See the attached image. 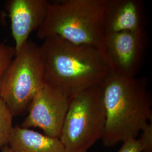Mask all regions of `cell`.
<instances>
[{
    "label": "cell",
    "mask_w": 152,
    "mask_h": 152,
    "mask_svg": "<svg viewBox=\"0 0 152 152\" xmlns=\"http://www.w3.org/2000/svg\"><path fill=\"white\" fill-rule=\"evenodd\" d=\"M39 49L44 83L70 99L100 85L109 72L99 50L94 46L51 36L44 39Z\"/></svg>",
    "instance_id": "obj_1"
},
{
    "label": "cell",
    "mask_w": 152,
    "mask_h": 152,
    "mask_svg": "<svg viewBox=\"0 0 152 152\" xmlns=\"http://www.w3.org/2000/svg\"><path fill=\"white\" fill-rule=\"evenodd\" d=\"M106 110V125L102 139L112 147L137 139L152 120V100L145 77L125 78L108 75L100 84Z\"/></svg>",
    "instance_id": "obj_2"
},
{
    "label": "cell",
    "mask_w": 152,
    "mask_h": 152,
    "mask_svg": "<svg viewBox=\"0 0 152 152\" xmlns=\"http://www.w3.org/2000/svg\"><path fill=\"white\" fill-rule=\"evenodd\" d=\"M106 0H62L50 2L37 29L38 38L58 36L77 45L99 48L105 36Z\"/></svg>",
    "instance_id": "obj_3"
},
{
    "label": "cell",
    "mask_w": 152,
    "mask_h": 152,
    "mask_svg": "<svg viewBox=\"0 0 152 152\" xmlns=\"http://www.w3.org/2000/svg\"><path fill=\"white\" fill-rule=\"evenodd\" d=\"M106 110L101 85L71 98L60 140L67 152H87L103 136Z\"/></svg>",
    "instance_id": "obj_4"
},
{
    "label": "cell",
    "mask_w": 152,
    "mask_h": 152,
    "mask_svg": "<svg viewBox=\"0 0 152 152\" xmlns=\"http://www.w3.org/2000/svg\"><path fill=\"white\" fill-rule=\"evenodd\" d=\"M44 84L39 46L27 42L15 53L0 79V99L13 117L28 111L33 99Z\"/></svg>",
    "instance_id": "obj_5"
},
{
    "label": "cell",
    "mask_w": 152,
    "mask_h": 152,
    "mask_svg": "<svg viewBox=\"0 0 152 152\" xmlns=\"http://www.w3.org/2000/svg\"><path fill=\"white\" fill-rule=\"evenodd\" d=\"M145 29L106 34L98 48L109 72L125 78L137 77L145 56Z\"/></svg>",
    "instance_id": "obj_6"
},
{
    "label": "cell",
    "mask_w": 152,
    "mask_h": 152,
    "mask_svg": "<svg viewBox=\"0 0 152 152\" xmlns=\"http://www.w3.org/2000/svg\"><path fill=\"white\" fill-rule=\"evenodd\" d=\"M71 99L44 83L37 92L20 127L39 128L47 136L60 138Z\"/></svg>",
    "instance_id": "obj_7"
},
{
    "label": "cell",
    "mask_w": 152,
    "mask_h": 152,
    "mask_svg": "<svg viewBox=\"0 0 152 152\" xmlns=\"http://www.w3.org/2000/svg\"><path fill=\"white\" fill-rule=\"evenodd\" d=\"M50 4L47 0H10L6 2L15 53L27 42L31 33L41 26Z\"/></svg>",
    "instance_id": "obj_8"
},
{
    "label": "cell",
    "mask_w": 152,
    "mask_h": 152,
    "mask_svg": "<svg viewBox=\"0 0 152 152\" xmlns=\"http://www.w3.org/2000/svg\"><path fill=\"white\" fill-rule=\"evenodd\" d=\"M143 3L139 0H106L104 11L105 35L145 29Z\"/></svg>",
    "instance_id": "obj_9"
},
{
    "label": "cell",
    "mask_w": 152,
    "mask_h": 152,
    "mask_svg": "<svg viewBox=\"0 0 152 152\" xmlns=\"http://www.w3.org/2000/svg\"><path fill=\"white\" fill-rule=\"evenodd\" d=\"M9 146L15 152H67L60 139L18 125L14 127Z\"/></svg>",
    "instance_id": "obj_10"
},
{
    "label": "cell",
    "mask_w": 152,
    "mask_h": 152,
    "mask_svg": "<svg viewBox=\"0 0 152 152\" xmlns=\"http://www.w3.org/2000/svg\"><path fill=\"white\" fill-rule=\"evenodd\" d=\"M13 115L0 99V149L9 145L14 129Z\"/></svg>",
    "instance_id": "obj_11"
},
{
    "label": "cell",
    "mask_w": 152,
    "mask_h": 152,
    "mask_svg": "<svg viewBox=\"0 0 152 152\" xmlns=\"http://www.w3.org/2000/svg\"><path fill=\"white\" fill-rule=\"evenodd\" d=\"M15 55L14 47L2 43L0 44V79Z\"/></svg>",
    "instance_id": "obj_12"
},
{
    "label": "cell",
    "mask_w": 152,
    "mask_h": 152,
    "mask_svg": "<svg viewBox=\"0 0 152 152\" xmlns=\"http://www.w3.org/2000/svg\"><path fill=\"white\" fill-rule=\"evenodd\" d=\"M140 141L142 152H152V121H151L142 130Z\"/></svg>",
    "instance_id": "obj_13"
},
{
    "label": "cell",
    "mask_w": 152,
    "mask_h": 152,
    "mask_svg": "<svg viewBox=\"0 0 152 152\" xmlns=\"http://www.w3.org/2000/svg\"><path fill=\"white\" fill-rule=\"evenodd\" d=\"M117 152H142V149L139 139H130L122 142Z\"/></svg>",
    "instance_id": "obj_14"
},
{
    "label": "cell",
    "mask_w": 152,
    "mask_h": 152,
    "mask_svg": "<svg viewBox=\"0 0 152 152\" xmlns=\"http://www.w3.org/2000/svg\"><path fill=\"white\" fill-rule=\"evenodd\" d=\"M1 152H15L12 149H11L10 147H9V145H7L6 147L3 148L2 149H1Z\"/></svg>",
    "instance_id": "obj_15"
}]
</instances>
